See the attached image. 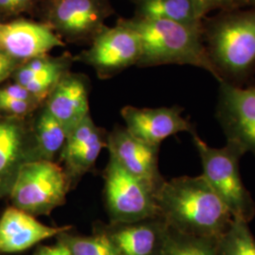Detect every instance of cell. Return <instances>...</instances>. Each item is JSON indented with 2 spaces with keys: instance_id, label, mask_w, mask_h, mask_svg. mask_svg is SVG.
Listing matches in <instances>:
<instances>
[{
  "instance_id": "4dcf8cb0",
  "label": "cell",
  "mask_w": 255,
  "mask_h": 255,
  "mask_svg": "<svg viewBox=\"0 0 255 255\" xmlns=\"http://www.w3.org/2000/svg\"><path fill=\"white\" fill-rule=\"evenodd\" d=\"M31 0H15V3L17 5V7H22V6H25L28 4Z\"/></svg>"
},
{
  "instance_id": "d4e9b609",
  "label": "cell",
  "mask_w": 255,
  "mask_h": 255,
  "mask_svg": "<svg viewBox=\"0 0 255 255\" xmlns=\"http://www.w3.org/2000/svg\"><path fill=\"white\" fill-rule=\"evenodd\" d=\"M197 11V14L201 20H204V17L213 10L227 9L240 8L241 0H192Z\"/></svg>"
},
{
  "instance_id": "5b68a950",
  "label": "cell",
  "mask_w": 255,
  "mask_h": 255,
  "mask_svg": "<svg viewBox=\"0 0 255 255\" xmlns=\"http://www.w3.org/2000/svg\"><path fill=\"white\" fill-rule=\"evenodd\" d=\"M70 190L66 174L60 164L36 160L21 168L9 198L13 207L36 218L48 216L64 204Z\"/></svg>"
},
{
  "instance_id": "52a82bcc",
  "label": "cell",
  "mask_w": 255,
  "mask_h": 255,
  "mask_svg": "<svg viewBox=\"0 0 255 255\" xmlns=\"http://www.w3.org/2000/svg\"><path fill=\"white\" fill-rule=\"evenodd\" d=\"M42 160L33 121L0 115V200L9 198L21 168Z\"/></svg>"
},
{
  "instance_id": "3957f363",
  "label": "cell",
  "mask_w": 255,
  "mask_h": 255,
  "mask_svg": "<svg viewBox=\"0 0 255 255\" xmlns=\"http://www.w3.org/2000/svg\"><path fill=\"white\" fill-rule=\"evenodd\" d=\"M139 37L141 67L162 64L192 65L209 72L218 81L202 38V25L137 17L125 20Z\"/></svg>"
},
{
  "instance_id": "30bf717a",
  "label": "cell",
  "mask_w": 255,
  "mask_h": 255,
  "mask_svg": "<svg viewBox=\"0 0 255 255\" xmlns=\"http://www.w3.org/2000/svg\"><path fill=\"white\" fill-rule=\"evenodd\" d=\"M180 106L137 108L125 106L121 110L128 131L151 146H160L168 137L180 132H196L188 119L182 117Z\"/></svg>"
},
{
  "instance_id": "e0dca14e",
  "label": "cell",
  "mask_w": 255,
  "mask_h": 255,
  "mask_svg": "<svg viewBox=\"0 0 255 255\" xmlns=\"http://www.w3.org/2000/svg\"><path fill=\"white\" fill-rule=\"evenodd\" d=\"M66 73L64 60L42 56L27 61L26 64L14 72V80L44 104L57 83Z\"/></svg>"
},
{
  "instance_id": "1f68e13d",
  "label": "cell",
  "mask_w": 255,
  "mask_h": 255,
  "mask_svg": "<svg viewBox=\"0 0 255 255\" xmlns=\"http://www.w3.org/2000/svg\"><path fill=\"white\" fill-rule=\"evenodd\" d=\"M136 2H139V1H143V0H135Z\"/></svg>"
},
{
  "instance_id": "4316f807",
  "label": "cell",
  "mask_w": 255,
  "mask_h": 255,
  "mask_svg": "<svg viewBox=\"0 0 255 255\" xmlns=\"http://www.w3.org/2000/svg\"><path fill=\"white\" fill-rule=\"evenodd\" d=\"M17 64L18 61L3 52H0V82H3L11 74L15 72Z\"/></svg>"
},
{
  "instance_id": "7a4b0ae2",
  "label": "cell",
  "mask_w": 255,
  "mask_h": 255,
  "mask_svg": "<svg viewBox=\"0 0 255 255\" xmlns=\"http://www.w3.org/2000/svg\"><path fill=\"white\" fill-rule=\"evenodd\" d=\"M202 38L218 82L237 84L255 67V8L221 10L202 21Z\"/></svg>"
},
{
  "instance_id": "9a60e30c",
  "label": "cell",
  "mask_w": 255,
  "mask_h": 255,
  "mask_svg": "<svg viewBox=\"0 0 255 255\" xmlns=\"http://www.w3.org/2000/svg\"><path fill=\"white\" fill-rule=\"evenodd\" d=\"M71 228L47 226L35 217L10 206L0 218V254L24 252L48 238L59 237Z\"/></svg>"
},
{
  "instance_id": "ffe728a7",
  "label": "cell",
  "mask_w": 255,
  "mask_h": 255,
  "mask_svg": "<svg viewBox=\"0 0 255 255\" xmlns=\"http://www.w3.org/2000/svg\"><path fill=\"white\" fill-rule=\"evenodd\" d=\"M105 146H107V135L99 128L84 146L71 154L60 158V161L64 163L63 168L71 189L94 167L101 149Z\"/></svg>"
},
{
  "instance_id": "cb8c5ba5",
  "label": "cell",
  "mask_w": 255,
  "mask_h": 255,
  "mask_svg": "<svg viewBox=\"0 0 255 255\" xmlns=\"http://www.w3.org/2000/svg\"><path fill=\"white\" fill-rule=\"evenodd\" d=\"M42 105L37 101H18L0 96V113L9 117L25 119Z\"/></svg>"
},
{
  "instance_id": "d6986e66",
  "label": "cell",
  "mask_w": 255,
  "mask_h": 255,
  "mask_svg": "<svg viewBox=\"0 0 255 255\" xmlns=\"http://www.w3.org/2000/svg\"><path fill=\"white\" fill-rule=\"evenodd\" d=\"M33 129L41 159L55 162L65 145L67 130L44 106L33 120Z\"/></svg>"
},
{
  "instance_id": "5bb4252c",
  "label": "cell",
  "mask_w": 255,
  "mask_h": 255,
  "mask_svg": "<svg viewBox=\"0 0 255 255\" xmlns=\"http://www.w3.org/2000/svg\"><path fill=\"white\" fill-rule=\"evenodd\" d=\"M106 14L101 0H56L49 20L64 36L81 40L100 33Z\"/></svg>"
},
{
  "instance_id": "4fadbf2b",
  "label": "cell",
  "mask_w": 255,
  "mask_h": 255,
  "mask_svg": "<svg viewBox=\"0 0 255 255\" xmlns=\"http://www.w3.org/2000/svg\"><path fill=\"white\" fill-rule=\"evenodd\" d=\"M119 255H160L168 226L160 217L133 223H110L101 227Z\"/></svg>"
},
{
  "instance_id": "f546056e",
  "label": "cell",
  "mask_w": 255,
  "mask_h": 255,
  "mask_svg": "<svg viewBox=\"0 0 255 255\" xmlns=\"http://www.w3.org/2000/svg\"><path fill=\"white\" fill-rule=\"evenodd\" d=\"M241 6L255 8V0H241Z\"/></svg>"
},
{
  "instance_id": "ba28073f",
  "label": "cell",
  "mask_w": 255,
  "mask_h": 255,
  "mask_svg": "<svg viewBox=\"0 0 255 255\" xmlns=\"http://www.w3.org/2000/svg\"><path fill=\"white\" fill-rule=\"evenodd\" d=\"M219 83L217 118L227 141L255 156V85Z\"/></svg>"
},
{
  "instance_id": "277c9868",
  "label": "cell",
  "mask_w": 255,
  "mask_h": 255,
  "mask_svg": "<svg viewBox=\"0 0 255 255\" xmlns=\"http://www.w3.org/2000/svg\"><path fill=\"white\" fill-rule=\"evenodd\" d=\"M193 143L201 158L202 176L227 206L233 218L250 222L255 216V203L241 179L239 163L245 151L226 141L222 147H213L194 132Z\"/></svg>"
},
{
  "instance_id": "8fae6325",
  "label": "cell",
  "mask_w": 255,
  "mask_h": 255,
  "mask_svg": "<svg viewBox=\"0 0 255 255\" xmlns=\"http://www.w3.org/2000/svg\"><path fill=\"white\" fill-rule=\"evenodd\" d=\"M107 147L109 155L124 169L157 192L164 181L158 165L160 146L146 144L131 135L126 128L118 127L107 135Z\"/></svg>"
},
{
  "instance_id": "83f0119b",
  "label": "cell",
  "mask_w": 255,
  "mask_h": 255,
  "mask_svg": "<svg viewBox=\"0 0 255 255\" xmlns=\"http://www.w3.org/2000/svg\"><path fill=\"white\" fill-rule=\"evenodd\" d=\"M33 255H72L68 248L62 241L53 246L40 247Z\"/></svg>"
},
{
  "instance_id": "8992f818",
  "label": "cell",
  "mask_w": 255,
  "mask_h": 255,
  "mask_svg": "<svg viewBox=\"0 0 255 255\" xmlns=\"http://www.w3.org/2000/svg\"><path fill=\"white\" fill-rule=\"evenodd\" d=\"M103 175L110 223H133L159 217L154 189L128 172L111 155Z\"/></svg>"
},
{
  "instance_id": "2e32d148",
  "label": "cell",
  "mask_w": 255,
  "mask_h": 255,
  "mask_svg": "<svg viewBox=\"0 0 255 255\" xmlns=\"http://www.w3.org/2000/svg\"><path fill=\"white\" fill-rule=\"evenodd\" d=\"M43 105L68 133L89 115L87 85L79 75L66 73Z\"/></svg>"
},
{
  "instance_id": "7c38bea8",
  "label": "cell",
  "mask_w": 255,
  "mask_h": 255,
  "mask_svg": "<svg viewBox=\"0 0 255 255\" xmlns=\"http://www.w3.org/2000/svg\"><path fill=\"white\" fill-rule=\"evenodd\" d=\"M63 46L61 39L46 25L25 20L0 23V52L16 61L46 56Z\"/></svg>"
},
{
  "instance_id": "9c48e42d",
  "label": "cell",
  "mask_w": 255,
  "mask_h": 255,
  "mask_svg": "<svg viewBox=\"0 0 255 255\" xmlns=\"http://www.w3.org/2000/svg\"><path fill=\"white\" fill-rule=\"evenodd\" d=\"M141 56V44L136 32L122 21L119 26L102 29L93 45L84 54V60L100 76L111 75L138 64Z\"/></svg>"
},
{
  "instance_id": "f1b7e54d",
  "label": "cell",
  "mask_w": 255,
  "mask_h": 255,
  "mask_svg": "<svg viewBox=\"0 0 255 255\" xmlns=\"http://www.w3.org/2000/svg\"><path fill=\"white\" fill-rule=\"evenodd\" d=\"M0 8L5 9H13L18 8L15 0H0Z\"/></svg>"
},
{
  "instance_id": "44dd1931",
  "label": "cell",
  "mask_w": 255,
  "mask_h": 255,
  "mask_svg": "<svg viewBox=\"0 0 255 255\" xmlns=\"http://www.w3.org/2000/svg\"><path fill=\"white\" fill-rule=\"evenodd\" d=\"M217 255H255V238L249 222L233 218L227 230L216 241Z\"/></svg>"
},
{
  "instance_id": "7402d4cb",
  "label": "cell",
  "mask_w": 255,
  "mask_h": 255,
  "mask_svg": "<svg viewBox=\"0 0 255 255\" xmlns=\"http://www.w3.org/2000/svg\"><path fill=\"white\" fill-rule=\"evenodd\" d=\"M160 255H217L216 241L188 237L168 227V234Z\"/></svg>"
},
{
  "instance_id": "603a6c76",
  "label": "cell",
  "mask_w": 255,
  "mask_h": 255,
  "mask_svg": "<svg viewBox=\"0 0 255 255\" xmlns=\"http://www.w3.org/2000/svg\"><path fill=\"white\" fill-rule=\"evenodd\" d=\"M57 237L72 255H119L109 237L101 231L93 237H75L65 232Z\"/></svg>"
},
{
  "instance_id": "ac0fdd59",
  "label": "cell",
  "mask_w": 255,
  "mask_h": 255,
  "mask_svg": "<svg viewBox=\"0 0 255 255\" xmlns=\"http://www.w3.org/2000/svg\"><path fill=\"white\" fill-rule=\"evenodd\" d=\"M137 4L139 18L165 20L190 26L202 25L192 0H143Z\"/></svg>"
},
{
  "instance_id": "6da1fadb",
  "label": "cell",
  "mask_w": 255,
  "mask_h": 255,
  "mask_svg": "<svg viewBox=\"0 0 255 255\" xmlns=\"http://www.w3.org/2000/svg\"><path fill=\"white\" fill-rule=\"evenodd\" d=\"M156 201L164 223L188 237L217 241L233 220L202 175L164 180L156 192Z\"/></svg>"
},
{
  "instance_id": "484cf974",
  "label": "cell",
  "mask_w": 255,
  "mask_h": 255,
  "mask_svg": "<svg viewBox=\"0 0 255 255\" xmlns=\"http://www.w3.org/2000/svg\"><path fill=\"white\" fill-rule=\"evenodd\" d=\"M0 96L6 97L9 99H13V100H18V101H37V102L41 103L40 101H37L36 99L29 92L27 91L24 86H22L17 82L1 87L0 88ZM41 104H43V103H41Z\"/></svg>"
}]
</instances>
